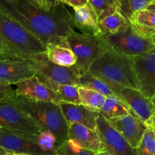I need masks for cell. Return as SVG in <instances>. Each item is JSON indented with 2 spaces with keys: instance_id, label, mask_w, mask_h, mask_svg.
Here are the masks:
<instances>
[{
  "instance_id": "obj_14",
  "label": "cell",
  "mask_w": 155,
  "mask_h": 155,
  "mask_svg": "<svg viewBox=\"0 0 155 155\" xmlns=\"http://www.w3.org/2000/svg\"><path fill=\"white\" fill-rule=\"evenodd\" d=\"M35 76L32 64L27 58H8L0 61V82L15 85Z\"/></svg>"
},
{
  "instance_id": "obj_37",
  "label": "cell",
  "mask_w": 155,
  "mask_h": 155,
  "mask_svg": "<svg viewBox=\"0 0 155 155\" xmlns=\"http://www.w3.org/2000/svg\"><path fill=\"white\" fill-rule=\"evenodd\" d=\"M0 155H12V154L9 153L8 151H7L6 150H5L4 148L0 146Z\"/></svg>"
},
{
  "instance_id": "obj_12",
  "label": "cell",
  "mask_w": 155,
  "mask_h": 155,
  "mask_svg": "<svg viewBox=\"0 0 155 155\" xmlns=\"http://www.w3.org/2000/svg\"><path fill=\"white\" fill-rule=\"evenodd\" d=\"M107 121L118 133H120L130 146L136 149L140 145L145 131L149 127L132 114Z\"/></svg>"
},
{
  "instance_id": "obj_22",
  "label": "cell",
  "mask_w": 155,
  "mask_h": 155,
  "mask_svg": "<svg viewBox=\"0 0 155 155\" xmlns=\"http://www.w3.org/2000/svg\"><path fill=\"white\" fill-rule=\"evenodd\" d=\"M98 27L101 34L110 35L126 30L130 27V21L116 11L98 21Z\"/></svg>"
},
{
  "instance_id": "obj_9",
  "label": "cell",
  "mask_w": 155,
  "mask_h": 155,
  "mask_svg": "<svg viewBox=\"0 0 155 155\" xmlns=\"http://www.w3.org/2000/svg\"><path fill=\"white\" fill-rule=\"evenodd\" d=\"M95 131L101 141V151H106L110 155H137L136 148H132L120 133L100 114L97 118Z\"/></svg>"
},
{
  "instance_id": "obj_11",
  "label": "cell",
  "mask_w": 155,
  "mask_h": 155,
  "mask_svg": "<svg viewBox=\"0 0 155 155\" xmlns=\"http://www.w3.org/2000/svg\"><path fill=\"white\" fill-rule=\"evenodd\" d=\"M133 61L139 91L152 98L155 95V47L145 55L134 58Z\"/></svg>"
},
{
  "instance_id": "obj_5",
  "label": "cell",
  "mask_w": 155,
  "mask_h": 155,
  "mask_svg": "<svg viewBox=\"0 0 155 155\" xmlns=\"http://www.w3.org/2000/svg\"><path fill=\"white\" fill-rule=\"evenodd\" d=\"M27 60L32 64L35 76L42 83L55 92L58 86H80V74L75 66L63 67L50 61L45 52L28 56Z\"/></svg>"
},
{
  "instance_id": "obj_20",
  "label": "cell",
  "mask_w": 155,
  "mask_h": 155,
  "mask_svg": "<svg viewBox=\"0 0 155 155\" xmlns=\"http://www.w3.org/2000/svg\"><path fill=\"white\" fill-rule=\"evenodd\" d=\"M130 26L139 34L151 37L155 33V13L142 10L135 13L130 21Z\"/></svg>"
},
{
  "instance_id": "obj_26",
  "label": "cell",
  "mask_w": 155,
  "mask_h": 155,
  "mask_svg": "<svg viewBox=\"0 0 155 155\" xmlns=\"http://www.w3.org/2000/svg\"><path fill=\"white\" fill-rule=\"evenodd\" d=\"M36 142L41 151L45 155H55L57 148L61 145L56 136L48 130H43L36 136Z\"/></svg>"
},
{
  "instance_id": "obj_27",
  "label": "cell",
  "mask_w": 155,
  "mask_h": 155,
  "mask_svg": "<svg viewBox=\"0 0 155 155\" xmlns=\"http://www.w3.org/2000/svg\"><path fill=\"white\" fill-rule=\"evenodd\" d=\"M79 87L73 85H60L58 86L55 92L61 102L81 104Z\"/></svg>"
},
{
  "instance_id": "obj_35",
  "label": "cell",
  "mask_w": 155,
  "mask_h": 155,
  "mask_svg": "<svg viewBox=\"0 0 155 155\" xmlns=\"http://www.w3.org/2000/svg\"><path fill=\"white\" fill-rule=\"evenodd\" d=\"M46 2V11L51 12L57 8L61 3L59 0H45Z\"/></svg>"
},
{
  "instance_id": "obj_45",
  "label": "cell",
  "mask_w": 155,
  "mask_h": 155,
  "mask_svg": "<svg viewBox=\"0 0 155 155\" xmlns=\"http://www.w3.org/2000/svg\"><path fill=\"white\" fill-rule=\"evenodd\" d=\"M154 2H155V1H154Z\"/></svg>"
},
{
  "instance_id": "obj_18",
  "label": "cell",
  "mask_w": 155,
  "mask_h": 155,
  "mask_svg": "<svg viewBox=\"0 0 155 155\" xmlns=\"http://www.w3.org/2000/svg\"><path fill=\"white\" fill-rule=\"evenodd\" d=\"M71 22L83 34L98 36L101 30L98 27V20L96 13L89 4L74 10L71 15Z\"/></svg>"
},
{
  "instance_id": "obj_24",
  "label": "cell",
  "mask_w": 155,
  "mask_h": 155,
  "mask_svg": "<svg viewBox=\"0 0 155 155\" xmlns=\"http://www.w3.org/2000/svg\"><path fill=\"white\" fill-rule=\"evenodd\" d=\"M155 0H115L117 11L127 21H130L135 13L145 10Z\"/></svg>"
},
{
  "instance_id": "obj_1",
  "label": "cell",
  "mask_w": 155,
  "mask_h": 155,
  "mask_svg": "<svg viewBox=\"0 0 155 155\" xmlns=\"http://www.w3.org/2000/svg\"><path fill=\"white\" fill-rule=\"evenodd\" d=\"M0 9L36 36L45 47L64 44L74 27L71 14L61 4L51 12H45L27 0H0Z\"/></svg>"
},
{
  "instance_id": "obj_32",
  "label": "cell",
  "mask_w": 155,
  "mask_h": 155,
  "mask_svg": "<svg viewBox=\"0 0 155 155\" xmlns=\"http://www.w3.org/2000/svg\"><path fill=\"white\" fill-rule=\"evenodd\" d=\"M15 95V90L12 85L0 82V101L9 99Z\"/></svg>"
},
{
  "instance_id": "obj_3",
  "label": "cell",
  "mask_w": 155,
  "mask_h": 155,
  "mask_svg": "<svg viewBox=\"0 0 155 155\" xmlns=\"http://www.w3.org/2000/svg\"><path fill=\"white\" fill-rule=\"evenodd\" d=\"M13 100L42 130L51 132L61 142L68 140V129L59 104L51 101H36L18 96L15 94Z\"/></svg>"
},
{
  "instance_id": "obj_29",
  "label": "cell",
  "mask_w": 155,
  "mask_h": 155,
  "mask_svg": "<svg viewBox=\"0 0 155 155\" xmlns=\"http://www.w3.org/2000/svg\"><path fill=\"white\" fill-rule=\"evenodd\" d=\"M136 151L137 155H155V139L152 127L147 129Z\"/></svg>"
},
{
  "instance_id": "obj_36",
  "label": "cell",
  "mask_w": 155,
  "mask_h": 155,
  "mask_svg": "<svg viewBox=\"0 0 155 155\" xmlns=\"http://www.w3.org/2000/svg\"><path fill=\"white\" fill-rule=\"evenodd\" d=\"M146 10L150 11V12L155 13V2H153L151 3V5H149L146 8Z\"/></svg>"
},
{
  "instance_id": "obj_40",
  "label": "cell",
  "mask_w": 155,
  "mask_h": 155,
  "mask_svg": "<svg viewBox=\"0 0 155 155\" xmlns=\"http://www.w3.org/2000/svg\"><path fill=\"white\" fill-rule=\"evenodd\" d=\"M151 40H152L153 43H154V45L155 46V33L154 35H152V36H151Z\"/></svg>"
},
{
  "instance_id": "obj_4",
  "label": "cell",
  "mask_w": 155,
  "mask_h": 155,
  "mask_svg": "<svg viewBox=\"0 0 155 155\" xmlns=\"http://www.w3.org/2000/svg\"><path fill=\"white\" fill-rule=\"evenodd\" d=\"M0 35L14 51L24 58L45 52V47L36 36L1 9Z\"/></svg>"
},
{
  "instance_id": "obj_8",
  "label": "cell",
  "mask_w": 155,
  "mask_h": 155,
  "mask_svg": "<svg viewBox=\"0 0 155 155\" xmlns=\"http://www.w3.org/2000/svg\"><path fill=\"white\" fill-rule=\"evenodd\" d=\"M12 98L0 101V128L20 136L36 138L42 129Z\"/></svg>"
},
{
  "instance_id": "obj_34",
  "label": "cell",
  "mask_w": 155,
  "mask_h": 155,
  "mask_svg": "<svg viewBox=\"0 0 155 155\" xmlns=\"http://www.w3.org/2000/svg\"><path fill=\"white\" fill-rule=\"evenodd\" d=\"M30 4L42 11H46V2L45 0H27Z\"/></svg>"
},
{
  "instance_id": "obj_33",
  "label": "cell",
  "mask_w": 155,
  "mask_h": 155,
  "mask_svg": "<svg viewBox=\"0 0 155 155\" xmlns=\"http://www.w3.org/2000/svg\"><path fill=\"white\" fill-rule=\"evenodd\" d=\"M62 4H66L74 8V10L83 7L89 4V0H59Z\"/></svg>"
},
{
  "instance_id": "obj_42",
  "label": "cell",
  "mask_w": 155,
  "mask_h": 155,
  "mask_svg": "<svg viewBox=\"0 0 155 155\" xmlns=\"http://www.w3.org/2000/svg\"><path fill=\"white\" fill-rule=\"evenodd\" d=\"M12 155H30L28 154H13Z\"/></svg>"
},
{
  "instance_id": "obj_28",
  "label": "cell",
  "mask_w": 155,
  "mask_h": 155,
  "mask_svg": "<svg viewBox=\"0 0 155 155\" xmlns=\"http://www.w3.org/2000/svg\"><path fill=\"white\" fill-rule=\"evenodd\" d=\"M89 4L96 13L98 21L117 11L115 0H89Z\"/></svg>"
},
{
  "instance_id": "obj_25",
  "label": "cell",
  "mask_w": 155,
  "mask_h": 155,
  "mask_svg": "<svg viewBox=\"0 0 155 155\" xmlns=\"http://www.w3.org/2000/svg\"><path fill=\"white\" fill-rule=\"evenodd\" d=\"M79 94L81 104L92 111L99 112L106 98L104 95L82 86L79 87Z\"/></svg>"
},
{
  "instance_id": "obj_38",
  "label": "cell",
  "mask_w": 155,
  "mask_h": 155,
  "mask_svg": "<svg viewBox=\"0 0 155 155\" xmlns=\"http://www.w3.org/2000/svg\"><path fill=\"white\" fill-rule=\"evenodd\" d=\"M95 155H110L106 151H99V152H96Z\"/></svg>"
},
{
  "instance_id": "obj_31",
  "label": "cell",
  "mask_w": 155,
  "mask_h": 155,
  "mask_svg": "<svg viewBox=\"0 0 155 155\" xmlns=\"http://www.w3.org/2000/svg\"><path fill=\"white\" fill-rule=\"evenodd\" d=\"M0 56L7 58H24L14 51L0 35ZM26 59V58H25Z\"/></svg>"
},
{
  "instance_id": "obj_23",
  "label": "cell",
  "mask_w": 155,
  "mask_h": 155,
  "mask_svg": "<svg viewBox=\"0 0 155 155\" xmlns=\"http://www.w3.org/2000/svg\"><path fill=\"white\" fill-rule=\"evenodd\" d=\"M80 86L95 91L105 97L116 96L113 89L107 83L91 74L88 71L80 76Z\"/></svg>"
},
{
  "instance_id": "obj_30",
  "label": "cell",
  "mask_w": 155,
  "mask_h": 155,
  "mask_svg": "<svg viewBox=\"0 0 155 155\" xmlns=\"http://www.w3.org/2000/svg\"><path fill=\"white\" fill-rule=\"evenodd\" d=\"M95 153L89 150L80 148L75 143L68 140L61 144L57 148L55 155H95Z\"/></svg>"
},
{
  "instance_id": "obj_15",
  "label": "cell",
  "mask_w": 155,
  "mask_h": 155,
  "mask_svg": "<svg viewBox=\"0 0 155 155\" xmlns=\"http://www.w3.org/2000/svg\"><path fill=\"white\" fill-rule=\"evenodd\" d=\"M36 138L20 136L0 128V146L12 154L45 155L37 145Z\"/></svg>"
},
{
  "instance_id": "obj_43",
  "label": "cell",
  "mask_w": 155,
  "mask_h": 155,
  "mask_svg": "<svg viewBox=\"0 0 155 155\" xmlns=\"http://www.w3.org/2000/svg\"><path fill=\"white\" fill-rule=\"evenodd\" d=\"M5 59H8V58H7L1 57V56H0V61H1V60H5Z\"/></svg>"
},
{
  "instance_id": "obj_19",
  "label": "cell",
  "mask_w": 155,
  "mask_h": 155,
  "mask_svg": "<svg viewBox=\"0 0 155 155\" xmlns=\"http://www.w3.org/2000/svg\"><path fill=\"white\" fill-rule=\"evenodd\" d=\"M47 58L52 63L63 67H72L76 64V58L68 44H50L45 47Z\"/></svg>"
},
{
  "instance_id": "obj_17",
  "label": "cell",
  "mask_w": 155,
  "mask_h": 155,
  "mask_svg": "<svg viewBox=\"0 0 155 155\" xmlns=\"http://www.w3.org/2000/svg\"><path fill=\"white\" fill-rule=\"evenodd\" d=\"M68 140L80 148L95 153L102 151L101 141L97 132L81 124H74L69 126Z\"/></svg>"
},
{
  "instance_id": "obj_21",
  "label": "cell",
  "mask_w": 155,
  "mask_h": 155,
  "mask_svg": "<svg viewBox=\"0 0 155 155\" xmlns=\"http://www.w3.org/2000/svg\"><path fill=\"white\" fill-rule=\"evenodd\" d=\"M98 113L107 120L132 114L127 104L116 96L106 97L104 104Z\"/></svg>"
},
{
  "instance_id": "obj_10",
  "label": "cell",
  "mask_w": 155,
  "mask_h": 155,
  "mask_svg": "<svg viewBox=\"0 0 155 155\" xmlns=\"http://www.w3.org/2000/svg\"><path fill=\"white\" fill-rule=\"evenodd\" d=\"M122 100L127 104L132 114L143 121L148 127L155 124V110L151 99L146 97L139 89L124 88L121 92Z\"/></svg>"
},
{
  "instance_id": "obj_2",
  "label": "cell",
  "mask_w": 155,
  "mask_h": 155,
  "mask_svg": "<svg viewBox=\"0 0 155 155\" xmlns=\"http://www.w3.org/2000/svg\"><path fill=\"white\" fill-rule=\"evenodd\" d=\"M133 59L107 49L92 62L87 71L107 83L122 100L121 92L124 88L139 90Z\"/></svg>"
},
{
  "instance_id": "obj_39",
  "label": "cell",
  "mask_w": 155,
  "mask_h": 155,
  "mask_svg": "<svg viewBox=\"0 0 155 155\" xmlns=\"http://www.w3.org/2000/svg\"><path fill=\"white\" fill-rule=\"evenodd\" d=\"M151 101H152L153 105H154V110H155V95H154L152 98H151Z\"/></svg>"
},
{
  "instance_id": "obj_44",
  "label": "cell",
  "mask_w": 155,
  "mask_h": 155,
  "mask_svg": "<svg viewBox=\"0 0 155 155\" xmlns=\"http://www.w3.org/2000/svg\"><path fill=\"white\" fill-rule=\"evenodd\" d=\"M154 120H155V117H154Z\"/></svg>"
},
{
  "instance_id": "obj_41",
  "label": "cell",
  "mask_w": 155,
  "mask_h": 155,
  "mask_svg": "<svg viewBox=\"0 0 155 155\" xmlns=\"http://www.w3.org/2000/svg\"><path fill=\"white\" fill-rule=\"evenodd\" d=\"M152 130H153V133H154V139H155V124L152 127Z\"/></svg>"
},
{
  "instance_id": "obj_16",
  "label": "cell",
  "mask_w": 155,
  "mask_h": 155,
  "mask_svg": "<svg viewBox=\"0 0 155 155\" xmlns=\"http://www.w3.org/2000/svg\"><path fill=\"white\" fill-rule=\"evenodd\" d=\"M59 105L68 126L78 124L95 130L97 118L99 115L98 112L92 111L83 104L61 102Z\"/></svg>"
},
{
  "instance_id": "obj_7",
  "label": "cell",
  "mask_w": 155,
  "mask_h": 155,
  "mask_svg": "<svg viewBox=\"0 0 155 155\" xmlns=\"http://www.w3.org/2000/svg\"><path fill=\"white\" fill-rule=\"evenodd\" d=\"M65 41L75 55L74 66L80 75L86 73L92 62L107 50L99 36H89L75 30L66 38Z\"/></svg>"
},
{
  "instance_id": "obj_6",
  "label": "cell",
  "mask_w": 155,
  "mask_h": 155,
  "mask_svg": "<svg viewBox=\"0 0 155 155\" xmlns=\"http://www.w3.org/2000/svg\"><path fill=\"white\" fill-rule=\"evenodd\" d=\"M99 37L110 51L130 58L145 55L154 48L151 37L139 34L130 26L114 34H100Z\"/></svg>"
},
{
  "instance_id": "obj_13",
  "label": "cell",
  "mask_w": 155,
  "mask_h": 155,
  "mask_svg": "<svg viewBox=\"0 0 155 155\" xmlns=\"http://www.w3.org/2000/svg\"><path fill=\"white\" fill-rule=\"evenodd\" d=\"M15 86V94L18 96L36 101H51L57 104L61 102L56 92L36 76L22 80Z\"/></svg>"
}]
</instances>
